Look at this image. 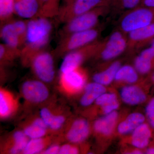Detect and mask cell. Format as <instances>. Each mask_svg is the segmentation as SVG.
I'll return each instance as SVG.
<instances>
[{"label": "cell", "mask_w": 154, "mask_h": 154, "mask_svg": "<svg viewBox=\"0 0 154 154\" xmlns=\"http://www.w3.org/2000/svg\"><path fill=\"white\" fill-rule=\"evenodd\" d=\"M52 28L49 18L37 17L30 19L27 22L26 38L20 55L32 60L48 44Z\"/></svg>", "instance_id": "obj_1"}, {"label": "cell", "mask_w": 154, "mask_h": 154, "mask_svg": "<svg viewBox=\"0 0 154 154\" xmlns=\"http://www.w3.org/2000/svg\"><path fill=\"white\" fill-rule=\"evenodd\" d=\"M107 10V6L101 4L91 11L70 20L65 23L61 31V38L72 33L94 28L100 17L105 14Z\"/></svg>", "instance_id": "obj_2"}, {"label": "cell", "mask_w": 154, "mask_h": 154, "mask_svg": "<svg viewBox=\"0 0 154 154\" xmlns=\"http://www.w3.org/2000/svg\"><path fill=\"white\" fill-rule=\"evenodd\" d=\"M27 22L11 19L3 23L0 35L4 44L13 49L21 50L25 42Z\"/></svg>", "instance_id": "obj_3"}, {"label": "cell", "mask_w": 154, "mask_h": 154, "mask_svg": "<svg viewBox=\"0 0 154 154\" xmlns=\"http://www.w3.org/2000/svg\"><path fill=\"white\" fill-rule=\"evenodd\" d=\"M99 30L95 28L72 33L61 38L56 48L59 54H67L94 42L99 35Z\"/></svg>", "instance_id": "obj_4"}, {"label": "cell", "mask_w": 154, "mask_h": 154, "mask_svg": "<svg viewBox=\"0 0 154 154\" xmlns=\"http://www.w3.org/2000/svg\"><path fill=\"white\" fill-rule=\"evenodd\" d=\"M154 22V8H140L128 12L120 22L122 31L129 33Z\"/></svg>", "instance_id": "obj_5"}, {"label": "cell", "mask_w": 154, "mask_h": 154, "mask_svg": "<svg viewBox=\"0 0 154 154\" xmlns=\"http://www.w3.org/2000/svg\"><path fill=\"white\" fill-rule=\"evenodd\" d=\"M102 0H72L60 8L58 21L66 23L75 17L85 14L99 5Z\"/></svg>", "instance_id": "obj_6"}, {"label": "cell", "mask_w": 154, "mask_h": 154, "mask_svg": "<svg viewBox=\"0 0 154 154\" xmlns=\"http://www.w3.org/2000/svg\"><path fill=\"white\" fill-rule=\"evenodd\" d=\"M101 42L94 41L66 54L61 65L60 71L62 73L77 68L86 57L97 53Z\"/></svg>", "instance_id": "obj_7"}, {"label": "cell", "mask_w": 154, "mask_h": 154, "mask_svg": "<svg viewBox=\"0 0 154 154\" xmlns=\"http://www.w3.org/2000/svg\"><path fill=\"white\" fill-rule=\"evenodd\" d=\"M127 46L128 40L123 33L116 31L105 42H101L97 53L104 60H110L120 55Z\"/></svg>", "instance_id": "obj_8"}, {"label": "cell", "mask_w": 154, "mask_h": 154, "mask_svg": "<svg viewBox=\"0 0 154 154\" xmlns=\"http://www.w3.org/2000/svg\"><path fill=\"white\" fill-rule=\"evenodd\" d=\"M31 63L34 72L41 81L50 82L53 80L55 72L53 58L51 54L42 51L34 57Z\"/></svg>", "instance_id": "obj_9"}, {"label": "cell", "mask_w": 154, "mask_h": 154, "mask_svg": "<svg viewBox=\"0 0 154 154\" xmlns=\"http://www.w3.org/2000/svg\"><path fill=\"white\" fill-rule=\"evenodd\" d=\"M22 92L25 99L34 103L45 101L49 95L46 86L42 82L37 81L25 82L22 85Z\"/></svg>", "instance_id": "obj_10"}, {"label": "cell", "mask_w": 154, "mask_h": 154, "mask_svg": "<svg viewBox=\"0 0 154 154\" xmlns=\"http://www.w3.org/2000/svg\"><path fill=\"white\" fill-rule=\"evenodd\" d=\"M154 38V22L128 33V46L129 48L143 46Z\"/></svg>", "instance_id": "obj_11"}, {"label": "cell", "mask_w": 154, "mask_h": 154, "mask_svg": "<svg viewBox=\"0 0 154 154\" xmlns=\"http://www.w3.org/2000/svg\"><path fill=\"white\" fill-rule=\"evenodd\" d=\"M41 8L39 0H15L14 14L24 19L38 17Z\"/></svg>", "instance_id": "obj_12"}, {"label": "cell", "mask_w": 154, "mask_h": 154, "mask_svg": "<svg viewBox=\"0 0 154 154\" xmlns=\"http://www.w3.org/2000/svg\"><path fill=\"white\" fill-rule=\"evenodd\" d=\"M89 133L88 122L84 119H79L73 122L67 134L70 142L78 143L85 140Z\"/></svg>", "instance_id": "obj_13"}, {"label": "cell", "mask_w": 154, "mask_h": 154, "mask_svg": "<svg viewBox=\"0 0 154 154\" xmlns=\"http://www.w3.org/2000/svg\"><path fill=\"white\" fill-rule=\"evenodd\" d=\"M154 63V48L144 50L136 58L134 65L136 69L141 74L147 73L150 71Z\"/></svg>", "instance_id": "obj_14"}, {"label": "cell", "mask_w": 154, "mask_h": 154, "mask_svg": "<svg viewBox=\"0 0 154 154\" xmlns=\"http://www.w3.org/2000/svg\"><path fill=\"white\" fill-rule=\"evenodd\" d=\"M120 95L123 101L130 105H138L146 99V96L143 91L134 86L124 87L121 90Z\"/></svg>", "instance_id": "obj_15"}, {"label": "cell", "mask_w": 154, "mask_h": 154, "mask_svg": "<svg viewBox=\"0 0 154 154\" xmlns=\"http://www.w3.org/2000/svg\"><path fill=\"white\" fill-rule=\"evenodd\" d=\"M152 136L149 126L142 123L134 130L132 136V143L137 148L142 149L148 145Z\"/></svg>", "instance_id": "obj_16"}, {"label": "cell", "mask_w": 154, "mask_h": 154, "mask_svg": "<svg viewBox=\"0 0 154 154\" xmlns=\"http://www.w3.org/2000/svg\"><path fill=\"white\" fill-rule=\"evenodd\" d=\"M106 89L103 85L96 82L90 83L86 86L85 93L81 99V105L84 106L91 105L94 101L105 93Z\"/></svg>", "instance_id": "obj_17"}, {"label": "cell", "mask_w": 154, "mask_h": 154, "mask_svg": "<svg viewBox=\"0 0 154 154\" xmlns=\"http://www.w3.org/2000/svg\"><path fill=\"white\" fill-rule=\"evenodd\" d=\"M117 117L118 113L115 111L106 114L95 122L94 126L95 130L103 134H110L114 128Z\"/></svg>", "instance_id": "obj_18"}, {"label": "cell", "mask_w": 154, "mask_h": 154, "mask_svg": "<svg viewBox=\"0 0 154 154\" xmlns=\"http://www.w3.org/2000/svg\"><path fill=\"white\" fill-rule=\"evenodd\" d=\"M145 119V116L142 113H131L119 125L118 127L119 132L121 134L128 133L143 123Z\"/></svg>", "instance_id": "obj_19"}, {"label": "cell", "mask_w": 154, "mask_h": 154, "mask_svg": "<svg viewBox=\"0 0 154 154\" xmlns=\"http://www.w3.org/2000/svg\"><path fill=\"white\" fill-rule=\"evenodd\" d=\"M78 68L62 73V81L65 85L72 89H80L84 85L85 77Z\"/></svg>", "instance_id": "obj_20"}, {"label": "cell", "mask_w": 154, "mask_h": 154, "mask_svg": "<svg viewBox=\"0 0 154 154\" xmlns=\"http://www.w3.org/2000/svg\"><path fill=\"white\" fill-rule=\"evenodd\" d=\"M119 61H116L104 71L94 75L93 79L95 82L99 83L103 85L110 84L114 79L119 69L121 67Z\"/></svg>", "instance_id": "obj_21"}, {"label": "cell", "mask_w": 154, "mask_h": 154, "mask_svg": "<svg viewBox=\"0 0 154 154\" xmlns=\"http://www.w3.org/2000/svg\"><path fill=\"white\" fill-rule=\"evenodd\" d=\"M96 102L97 105L102 107L106 114L115 111L119 106L117 97L114 94H103L96 99Z\"/></svg>", "instance_id": "obj_22"}, {"label": "cell", "mask_w": 154, "mask_h": 154, "mask_svg": "<svg viewBox=\"0 0 154 154\" xmlns=\"http://www.w3.org/2000/svg\"><path fill=\"white\" fill-rule=\"evenodd\" d=\"M41 8L38 17L47 18L57 17L60 10L59 0H39Z\"/></svg>", "instance_id": "obj_23"}, {"label": "cell", "mask_w": 154, "mask_h": 154, "mask_svg": "<svg viewBox=\"0 0 154 154\" xmlns=\"http://www.w3.org/2000/svg\"><path fill=\"white\" fill-rule=\"evenodd\" d=\"M48 126L42 119H37L24 131L25 134L31 139L40 138L46 133Z\"/></svg>", "instance_id": "obj_24"}, {"label": "cell", "mask_w": 154, "mask_h": 154, "mask_svg": "<svg viewBox=\"0 0 154 154\" xmlns=\"http://www.w3.org/2000/svg\"><path fill=\"white\" fill-rule=\"evenodd\" d=\"M138 77L137 72L133 67L130 66L125 65L120 67L116 75L115 79L133 83L137 81Z\"/></svg>", "instance_id": "obj_25"}, {"label": "cell", "mask_w": 154, "mask_h": 154, "mask_svg": "<svg viewBox=\"0 0 154 154\" xmlns=\"http://www.w3.org/2000/svg\"><path fill=\"white\" fill-rule=\"evenodd\" d=\"M15 0H0V19L2 24L12 19Z\"/></svg>", "instance_id": "obj_26"}, {"label": "cell", "mask_w": 154, "mask_h": 154, "mask_svg": "<svg viewBox=\"0 0 154 154\" xmlns=\"http://www.w3.org/2000/svg\"><path fill=\"white\" fill-rule=\"evenodd\" d=\"M14 146L11 149L10 152L12 154L19 153L24 150L28 143L27 136L25 132L21 131H17L14 135Z\"/></svg>", "instance_id": "obj_27"}, {"label": "cell", "mask_w": 154, "mask_h": 154, "mask_svg": "<svg viewBox=\"0 0 154 154\" xmlns=\"http://www.w3.org/2000/svg\"><path fill=\"white\" fill-rule=\"evenodd\" d=\"M43 147L44 142L41 138L31 139L28 141L27 145L23 150V153L26 154L38 153L42 150Z\"/></svg>", "instance_id": "obj_28"}, {"label": "cell", "mask_w": 154, "mask_h": 154, "mask_svg": "<svg viewBox=\"0 0 154 154\" xmlns=\"http://www.w3.org/2000/svg\"><path fill=\"white\" fill-rule=\"evenodd\" d=\"M11 102L5 93L1 91L0 93V113L2 116H8L11 113Z\"/></svg>", "instance_id": "obj_29"}, {"label": "cell", "mask_w": 154, "mask_h": 154, "mask_svg": "<svg viewBox=\"0 0 154 154\" xmlns=\"http://www.w3.org/2000/svg\"><path fill=\"white\" fill-rule=\"evenodd\" d=\"M146 112L149 123L154 129V98L150 101L147 105Z\"/></svg>", "instance_id": "obj_30"}, {"label": "cell", "mask_w": 154, "mask_h": 154, "mask_svg": "<svg viewBox=\"0 0 154 154\" xmlns=\"http://www.w3.org/2000/svg\"><path fill=\"white\" fill-rule=\"evenodd\" d=\"M41 118L48 126H49L51 123L54 116L47 108H42L40 112Z\"/></svg>", "instance_id": "obj_31"}, {"label": "cell", "mask_w": 154, "mask_h": 154, "mask_svg": "<svg viewBox=\"0 0 154 154\" xmlns=\"http://www.w3.org/2000/svg\"><path fill=\"white\" fill-rule=\"evenodd\" d=\"M64 118L62 116H54L49 126L53 130L59 129L64 122Z\"/></svg>", "instance_id": "obj_32"}, {"label": "cell", "mask_w": 154, "mask_h": 154, "mask_svg": "<svg viewBox=\"0 0 154 154\" xmlns=\"http://www.w3.org/2000/svg\"><path fill=\"white\" fill-rule=\"evenodd\" d=\"M140 1V0H121L119 2L123 8L131 10L136 8Z\"/></svg>", "instance_id": "obj_33"}, {"label": "cell", "mask_w": 154, "mask_h": 154, "mask_svg": "<svg viewBox=\"0 0 154 154\" xmlns=\"http://www.w3.org/2000/svg\"><path fill=\"white\" fill-rule=\"evenodd\" d=\"M78 152L77 148L72 146L70 145L65 144L60 147L59 154H75L78 153Z\"/></svg>", "instance_id": "obj_34"}, {"label": "cell", "mask_w": 154, "mask_h": 154, "mask_svg": "<svg viewBox=\"0 0 154 154\" xmlns=\"http://www.w3.org/2000/svg\"><path fill=\"white\" fill-rule=\"evenodd\" d=\"M60 149V147L57 145L51 146L45 151L43 153L45 154H59Z\"/></svg>", "instance_id": "obj_35"}, {"label": "cell", "mask_w": 154, "mask_h": 154, "mask_svg": "<svg viewBox=\"0 0 154 154\" xmlns=\"http://www.w3.org/2000/svg\"><path fill=\"white\" fill-rule=\"evenodd\" d=\"M143 4L145 7L154 8V0H143Z\"/></svg>", "instance_id": "obj_36"}, {"label": "cell", "mask_w": 154, "mask_h": 154, "mask_svg": "<svg viewBox=\"0 0 154 154\" xmlns=\"http://www.w3.org/2000/svg\"><path fill=\"white\" fill-rule=\"evenodd\" d=\"M146 153L148 154H154V147H150L146 151Z\"/></svg>", "instance_id": "obj_37"}, {"label": "cell", "mask_w": 154, "mask_h": 154, "mask_svg": "<svg viewBox=\"0 0 154 154\" xmlns=\"http://www.w3.org/2000/svg\"><path fill=\"white\" fill-rule=\"evenodd\" d=\"M132 154H141L142 152L138 150H135L133 152Z\"/></svg>", "instance_id": "obj_38"}, {"label": "cell", "mask_w": 154, "mask_h": 154, "mask_svg": "<svg viewBox=\"0 0 154 154\" xmlns=\"http://www.w3.org/2000/svg\"><path fill=\"white\" fill-rule=\"evenodd\" d=\"M151 46L154 48V38L152 40Z\"/></svg>", "instance_id": "obj_39"}, {"label": "cell", "mask_w": 154, "mask_h": 154, "mask_svg": "<svg viewBox=\"0 0 154 154\" xmlns=\"http://www.w3.org/2000/svg\"><path fill=\"white\" fill-rule=\"evenodd\" d=\"M71 1H72V0H64L65 2L66 3H68L69 2H71Z\"/></svg>", "instance_id": "obj_40"}, {"label": "cell", "mask_w": 154, "mask_h": 154, "mask_svg": "<svg viewBox=\"0 0 154 154\" xmlns=\"http://www.w3.org/2000/svg\"><path fill=\"white\" fill-rule=\"evenodd\" d=\"M152 79L153 81V82L154 83V74L153 75L152 78Z\"/></svg>", "instance_id": "obj_41"}, {"label": "cell", "mask_w": 154, "mask_h": 154, "mask_svg": "<svg viewBox=\"0 0 154 154\" xmlns=\"http://www.w3.org/2000/svg\"><path fill=\"white\" fill-rule=\"evenodd\" d=\"M121 1V0H116V1H117V2H119L120 1Z\"/></svg>", "instance_id": "obj_42"}]
</instances>
